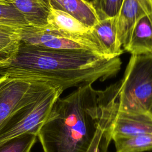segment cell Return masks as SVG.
Listing matches in <instances>:
<instances>
[{
	"label": "cell",
	"mask_w": 152,
	"mask_h": 152,
	"mask_svg": "<svg viewBox=\"0 0 152 152\" xmlns=\"http://www.w3.org/2000/svg\"><path fill=\"white\" fill-rule=\"evenodd\" d=\"M121 65L119 56L83 50H51L21 43L13 56L0 61V75L41 79L64 91L115 77Z\"/></svg>",
	"instance_id": "6da1fadb"
},
{
	"label": "cell",
	"mask_w": 152,
	"mask_h": 152,
	"mask_svg": "<svg viewBox=\"0 0 152 152\" xmlns=\"http://www.w3.org/2000/svg\"><path fill=\"white\" fill-rule=\"evenodd\" d=\"M110 92L87 84L59 97L37 134L44 152H87L107 122Z\"/></svg>",
	"instance_id": "7a4b0ae2"
},
{
	"label": "cell",
	"mask_w": 152,
	"mask_h": 152,
	"mask_svg": "<svg viewBox=\"0 0 152 152\" xmlns=\"http://www.w3.org/2000/svg\"><path fill=\"white\" fill-rule=\"evenodd\" d=\"M152 104V53L131 55L116 97L119 111L147 113Z\"/></svg>",
	"instance_id": "3957f363"
},
{
	"label": "cell",
	"mask_w": 152,
	"mask_h": 152,
	"mask_svg": "<svg viewBox=\"0 0 152 152\" xmlns=\"http://www.w3.org/2000/svg\"><path fill=\"white\" fill-rule=\"evenodd\" d=\"M58 87L41 79L0 75V126L13 113Z\"/></svg>",
	"instance_id": "277c9868"
},
{
	"label": "cell",
	"mask_w": 152,
	"mask_h": 152,
	"mask_svg": "<svg viewBox=\"0 0 152 152\" xmlns=\"http://www.w3.org/2000/svg\"><path fill=\"white\" fill-rule=\"evenodd\" d=\"M21 43L47 49L83 50L110 56L93 30L86 35L74 36L61 34L47 27L40 28L28 26L21 29Z\"/></svg>",
	"instance_id": "5b68a950"
},
{
	"label": "cell",
	"mask_w": 152,
	"mask_h": 152,
	"mask_svg": "<svg viewBox=\"0 0 152 152\" xmlns=\"http://www.w3.org/2000/svg\"><path fill=\"white\" fill-rule=\"evenodd\" d=\"M63 91L61 87H58L43 97L26 105L8 118L0 126V142L21 134L37 135L53 104Z\"/></svg>",
	"instance_id": "8992f818"
},
{
	"label": "cell",
	"mask_w": 152,
	"mask_h": 152,
	"mask_svg": "<svg viewBox=\"0 0 152 152\" xmlns=\"http://www.w3.org/2000/svg\"><path fill=\"white\" fill-rule=\"evenodd\" d=\"M116 97H113L109 108L108 129L112 140L117 137L152 133V116L148 112L134 113L118 110Z\"/></svg>",
	"instance_id": "52a82bcc"
},
{
	"label": "cell",
	"mask_w": 152,
	"mask_h": 152,
	"mask_svg": "<svg viewBox=\"0 0 152 152\" xmlns=\"http://www.w3.org/2000/svg\"><path fill=\"white\" fill-rule=\"evenodd\" d=\"M143 16L152 21V0H124L118 16V39L124 49L128 45L133 27Z\"/></svg>",
	"instance_id": "ba28073f"
},
{
	"label": "cell",
	"mask_w": 152,
	"mask_h": 152,
	"mask_svg": "<svg viewBox=\"0 0 152 152\" xmlns=\"http://www.w3.org/2000/svg\"><path fill=\"white\" fill-rule=\"evenodd\" d=\"M124 50L131 55L152 53V21L148 17L143 16L137 21Z\"/></svg>",
	"instance_id": "9c48e42d"
},
{
	"label": "cell",
	"mask_w": 152,
	"mask_h": 152,
	"mask_svg": "<svg viewBox=\"0 0 152 152\" xmlns=\"http://www.w3.org/2000/svg\"><path fill=\"white\" fill-rule=\"evenodd\" d=\"M47 27L61 34L74 36L86 35L92 31V28L72 15L53 7L48 17Z\"/></svg>",
	"instance_id": "30bf717a"
},
{
	"label": "cell",
	"mask_w": 152,
	"mask_h": 152,
	"mask_svg": "<svg viewBox=\"0 0 152 152\" xmlns=\"http://www.w3.org/2000/svg\"><path fill=\"white\" fill-rule=\"evenodd\" d=\"M13 4L28 26L40 28L48 26V17L52 8L50 0H15Z\"/></svg>",
	"instance_id": "8fae6325"
},
{
	"label": "cell",
	"mask_w": 152,
	"mask_h": 152,
	"mask_svg": "<svg viewBox=\"0 0 152 152\" xmlns=\"http://www.w3.org/2000/svg\"><path fill=\"white\" fill-rule=\"evenodd\" d=\"M118 16L105 17L99 20L92 28L93 32L110 56H119L124 49L118 39Z\"/></svg>",
	"instance_id": "7c38bea8"
},
{
	"label": "cell",
	"mask_w": 152,
	"mask_h": 152,
	"mask_svg": "<svg viewBox=\"0 0 152 152\" xmlns=\"http://www.w3.org/2000/svg\"><path fill=\"white\" fill-rule=\"evenodd\" d=\"M53 8L72 15L86 26L92 28L99 21L91 2L87 0H50Z\"/></svg>",
	"instance_id": "4fadbf2b"
},
{
	"label": "cell",
	"mask_w": 152,
	"mask_h": 152,
	"mask_svg": "<svg viewBox=\"0 0 152 152\" xmlns=\"http://www.w3.org/2000/svg\"><path fill=\"white\" fill-rule=\"evenodd\" d=\"M22 28L0 24V61L11 58L18 50Z\"/></svg>",
	"instance_id": "5bb4252c"
},
{
	"label": "cell",
	"mask_w": 152,
	"mask_h": 152,
	"mask_svg": "<svg viewBox=\"0 0 152 152\" xmlns=\"http://www.w3.org/2000/svg\"><path fill=\"white\" fill-rule=\"evenodd\" d=\"M116 152H144L152 150V133L112 139Z\"/></svg>",
	"instance_id": "9a60e30c"
},
{
	"label": "cell",
	"mask_w": 152,
	"mask_h": 152,
	"mask_svg": "<svg viewBox=\"0 0 152 152\" xmlns=\"http://www.w3.org/2000/svg\"><path fill=\"white\" fill-rule=\"evenodd\" d=\"M37 135L21 134L0 142V152H31Z\"/></svg>",
	"instance_id": "2e32d148"
},
{
	"label": "cell",
	"mask_w": 152,
	"mask_h": 152,
	"mask_svg": "<svg viewBox=\"0 0 152 152\" xmlns=\"http://www.w3.org/2000/svg\"><path fill=\"white\" fill-rule=\"evenodd\" d=\"M0 24L19 27L28 26L23 15L13 4L0 3Z\"/></svg>",
	"instance_id": "e0dca14e"
},
{
	"label": "cell",
	"mask_w": 152,
	"mask_h": 152,
	"mask_svg": "<svg viewBox=\"0 0 152 152\" xmlns=\"http://www.w3.org/2000/svg\"><path fill=\"white\" fill-rule=\"evenodd\" d=\"M112 140L108 129V124L101 128L97 134L87 152H107L108 146Z\"/></svg>",
	"instance_id": "ac0fdd59"
},
{
	"label": "cell",
	"mask_w": 152,
	"mask_h": 152,
	"mask_svg": "<svg viewBox=\"0 0 152 152\" xmlns=\"http://www.w3.org/2000/svg\"><path fill=\"white\" fill-rule=\"evenodd\" d=\"M124 0H105L104 15L105 17L118 16Z\"/></svg>",
	"instance_id": "d6986e66"
},
{
	"label": "cell",
	"mask_w": 152,
	"mask_h": 152,
	"mask_svg": "<svg viewBox=\"0 0 152 152\" xmlns=\"http://www.w3.org/2000/svg\"><path fill=\"white\" fill-rule=\"evenodd\" d=\"M91 2L99 16V20L105 18L104 15L105 0H92Z\"/></svg>",
	"instance_id": "ffe728a7"
},
{
	"label": "cell",
	"mask_w": 152,
	"mask_h": 152,
	"mask_svg": "<svg viewBox=\"0 0 152 152\" xmlns=\"http://www.w3.org/2000/svg\"><path fill=\"white\" fill-rule=\"evenodd\" d=\"M15 0H0V3L4 4H13Z\"/></svg>",
	"instance_id": "44dd1931"
},
{
	"label": "cell",
	"mask_w": 152,
	"mask_h": 152,
	"mask_svg": "<svg viewBox=\"0 0 152 152\" xmlns=\"http://www.w3.org/2000/svg\"><path fill=\"white\" fill-rule=\"evenodd\" d=\"M148 113L152 116V104H151V107H150V109H149Z\"/></svg>",
	"instance_id": "7402d4cb"
}]
</instances>
